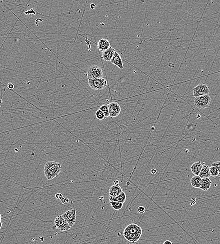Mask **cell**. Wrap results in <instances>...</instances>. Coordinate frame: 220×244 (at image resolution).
Here are the masks:
<instances>
[{"instance_id": "1", "label": "cell", "mask_w": 220, "mask_h": 244, "mask_svg": "<svg viewBox=\"0 0 220 244\" xmlns=\"http://www.w3.org/2000/svg\"><path fill=\"white\" fill-rule=\"evenodd\" d=\"M62 170L61 165L56 162L49 161L44 166V173L48 180H53L57 177Z\"/></svg>"}, {"instance_id": "2", "label": "cell", "mask_w": 220, "mask_h": 244, "mask_svg": "<svg viewBox=\"0 0 220 244\" xmlns=\"http://www.w3.org/2000/svg\"><path fill=\"white\" fill-rule=\"evenodd\" d=\"M210 102L211 97L209 94L197 97L194 99L195 106L201 110L208 107Z\"/></svg>"}, {"instance_id": "3", "label": "cell", "mask_w": 220, "mask_h": 244, "mask_svg": "<svg viewBox=\"0 0 220 244\" xmlns=\"http://www.w3.org/2000/svg\"><path fill=\"white\" fill-rule=\"evenodd\" d=\"M88 84L90 88L95 90H101L105 88L107 85V81L105 78H96L88 79Z\"/></svg>"}, {"instance_id": "4", "label": "cell", "mask_w": 220, "mask_h": 244, "mask_svg": "<svg viewBox=\"0 0 220 244\" xmlns=\"http://www.w3.org/2000/svg\"><path fill=\"white\" fill-rule=\"evenodd\" d=\"M103 74L102 70L100 67L93 65L88 68L87 75L88 79H96L103 78Z\"/></svg>"}, {"instance_id": "5", "label": "cell", "mask_w": 220, "mask_h": 244, "mask_svg": "<svg viewBox=\"0 0 220 244\" xmlns=\"http://www.w3.org/2000/svg\"><path fill=\"white\" fill-rule=\"evenodd\" d=\"M54 222L55 227L61 232L68 231L71 228L69 223L64 218L62 215L57 216Z\"/></svg>"}, {"instance_id": "6", "label": "cell", "mask_w": 220, "mask_h": 244, "mask_svg": "<svg viewBox=\"0 0 220 244\" xmlns=\"http://www.w3.org/2000/svg\"><path fill=\"white\" fill-rule=\"evenodd\" d=\"M192 91H193V96L195 97L200 96L202 95L208 94L210 92V90L209 87H208V85L203 83L199 84L196 87H194Z\"/></svg>"}, {"instance_id": "7", "label": "cell", "mask_w": 220, "mask_h": 244, "mask_svg": "<svg viewBox=\"0 0 220 244\" xmlns=\"http://www.w3.org/2000/svg\"><path fill=\"white\" fill-rule=\"evenodd\" d=\"M62 216L71 227L76 222V210L75 209L68 210L62 214Z\"/></svg>"}, {"instance_id": "8", "label": "cell", "mask_w": 220, "mask_h": 244, "mask_svg": "<svg viewBox=\"0 0 220 244\" xmlns=\"http://www.w3.org/2000/svg\"><path fill=\"white\" fill-rule=\"evenodd\" d=\"M109 116L116 117L119 116L121 112V107L118 103L111 102L108 104Z\"/></svg>"}, {"instance_id": "9", "label": "cell", "mask_w": 220, "mask_h": 244, "mask_svg": "<svg viewBox=\"0 0 220 244\" xmlns=\"http://www.w3.org/2000/svg\"><path fill=\"white\" fill-rule=\"evenodd\" d=\"M142 228L138 225L131 223L125 229L123 234H125L127 233H137V234H142Z\"/></svg>"}, {"instance_id": "10", "label": "cell", "mask_w": 220, "mask_h": 244, "mask_svg": "<svg viewBox=\"0 0 220 244\" xmlns=\"http://www.w3.org/2000/svg\"><path fill=\"white\" fill-rule=\"evenodd\" d=\"M110 62L118 67L120 70H122L124 69V64L122 62V59L121 58V55L117 52H115L114 56L113 57L111 60L110 61Z\"/></svg>"}, {"instance_id": "11", "label": "cell", "mask_w": 220, "mask_h": 244, "mask_svg": "<svg viewBox=\"0 0 220 244\" xmlns=\"http://www.w3.org/2000/svg\"><path fill=\"white\" fill-rule=\"evenodd\" d=\"M115 49L110 46L105 51L102 52V58L106 62H110L115 54Z\"/></svg>"}, {"instance_id": "12", "label": "cell", "mask_w": 220, "mask_h": 244, "mask_svg": "<svg viewBox=\"0 0 220 244\" xmlns=\"http://www.w3.org/2000/svg\"><path fill=\"white\" fill-rule=\"evenodd\" d=\"M97 47L100 51L103 52L110 47V43L108 40L104 38L99 40L97 43Z\"/></svg>"}, {"instance_id": "13", "label": "cell", "mask_w": 220, "mask_h": 244, "mask_svg": "<svg viewBox=\"0 0 220 244\" xmlns=\"http://www.w3.org/2000/svg\"><path fill=\"white\" fill-rule=\"evenodd\" d=\"M141 234L137 233H127L124 234V237L125 239L131 243H134L140 239L141 236Z\"/></svg>"}, {"instance_id": "14", "label": "cell", "mask_w": 220, "mask_h": 244, "mask_svg": "<svg viewBox=\"0 0 220 244\" xmlns=\"http://www.w3.org/2000/svg\"><path fill=\"white\" fill-rule=\"evenodd\" d=\"M122 189L118 185L115 184L110 187L109 190V194L110 196L116 197L122 193Z\"/></svg>"}, {"instance_id": "15", "label": "cell", "mask_w": 220, "mask_h": 244, "mask_svg": "<svg viewBox=\"0 0 220 244\" xmlns=\"http://www.w3.org/2000/svg\"><path fill=\"white\" fill-rule=\"evenodd\" d=\"M202 167L203 165H202L201 162H194L191 166V171L195 175H199Z\"/></svg>"}, {"instance_id": "16", "label": "cell", "mask_w": 220, "mask_h": 244, "mask_svg": "<svg viewBox=\"0 0 220 244\" xmlns=\"http://www.w3.org/2000/svg\"><path fill=\"white\" fill-rule=\"evenodd\" d=\"M191 186L195 188H201V185L202 178L199 175H195L191 178Z\"/></svg>"}, {"instance_id": "17", "label": "cell", "mask_w": 220, "mask_h": 244, "mask_svg": "<svg viewBox=\"0 0 220 244\" xmlns=\"http://www.w3.org/2000/svg\"><path fill=\"white\" fill-rule=\"evenodd\" d=\"M126 195L125 193L122 191L121 194L116 197H112L109 196V200L110 201H116L122 202L124 203L126 201Z\"/></svg>"}, {"instance_id": "18", "label": "cell", "mask_w": 220, "mask_h": 244, "mask_svg": "<svg viewBox=\"0 0 220 244\" xmlns=\"http://www.w3.org/2000/svg\"><path fill=\"white\" fill-rule=\"evenodd\" d=\"M212 182L209 177L202 178L201 189L203 191H207L210 188Z\"/></svg>"}, {"instance_id": "19", "label": "cell", "mask_w": 220, "mask_h": 244, "mask_svg": "<svg viewBox=\"0 0 220 244\" xmlns=\"http://www.w3.org/2000/svg\"><path fill=\"white\" fill-rule=\"evenodd\" d=\"M199 176L202 178L209 177L211 176L210 167L207 165L203 166V167Z\"/></svg>"}, {"instance_id": "20", "label": "cell", "mask_w": 220, "mask_h": 244, "mask_svg": "<svg viewBox=\"0 0 220 244\" xmlns=\"http://www.w3.org/2000/svg\"><path fill=\"white\" fill-rule=\"evenodd\" d=\"M112 207L115 210H119L123 207V203L116 201H110Z\"/></svg>"}, {"instance_id": "21", "label": "cell", "mask_w": 220, "mask_h": 244, "mask_svg": "<svg viewBox=\"0 0 220 244\" xmlns=\"http://www.w3.org/2000/svg\"><path fill=\"white\" fill-rule=\"evenodd\" d=\"M95 116L97 119H98L99 120H105L107 118L104 115V113L102 111L100 110H97L95 112Z\"/></svg>"}, {"instance_id": "22", "label": "cell", "mask_w": 220, "mask_h": 244, "mask_svg": "<svg viewBox=\"0 0 220 244\" xmlns=\"http://www.w3.org/2000/svg\"><path fill=\"white\" fill-rule=\"evenodd\" d=\"M100 110H101L104 113V115L107 118L109 116V107L108 105H102L100 107Z\"/></svg>"}, {"instance_id": "23", "label": "cell", "mask_w": 220, "mask_h": 244, "mask_svg": "<svg viewBox=\"0 0 220 244\" xmlns=\"http://www.w3.org/2000/svg\"><path fill=\"white\" fill-rule=\"evenodd\" d=\"M210 172L211 176L213 177H217L219 175V171L217 167L214 166H212L210 167Z\"/></svg>"}, {"instance_id": "24", "label": "cell", "mask_w": 220, "mask_h": 244, "mask_svg": "<svg viewBox=\"0 0 220 244\" xmlns=\"http://www.w3.org/2000/svg\"><path fill=\"white\" fill-rule=\"evenodd\" d=\"M25 14L26 15L30 16L35 15L36 14L35 11L34 10V9H31L30 10H28L25 12Z\"/></svg>"}, {"instance_id": "25", "label": "cell", "mask_w": 220, "mask_h": 244, "mask_svg": "<svg viewBox=\"0 0 220 244\" xmlns=\"http://www.w3.org/2000/svg\"><path fill=\"white\" fill-rule=\"evenodd\" d=\"M212 165L213 166H214L215 167L217 168L218 170L219 171V176L220 177V161L215 162H214Z\"/></svg>"}, {"instance_id": "26", "label": "cell", "mask_w": 220, "mask_h": 244, "mask_svg": "<svg viewBox=\"0 0 220 244\" xmlns=\"http://www.w3.org/2000/svg\"><path fill=\"white\" fill-rule=\"evenodd\" d=\"M138 212L140 214H144L146 212V209L144 207H138Z\"/></svg>"}, {"instance_id": "27", "label": "cell", "mask_w": 220, "mask_h": 244, "mask_svg": "<svg viewBox=\"0 0 220 244\" xmlns=\"http://www.w3.org/2000/svg\"><path fill=\"white\" fill-rule=\"evenodd\" d=\"M8 87L10 89L12 90V89L15 88V85L12 83H8Z\"/></svg>"}, {"instance_id": "28", "label": "cell", "mask_w": 220, "mask_h": 244, "mask_svg": "<svg viewBox=\"0 0 220 244\" xmlns=\"http://www.w3.org/2000/svg\"><path fill=\"white\" fill-rule=\"evenodd\" d=\"M90 8L91 10H94L96 8V5L94 3H91L90 5Z\"/></svg>"}, {"instance_id": "29", "label": "cell", "mask_w": 220, "mask_h": 244, "mask_svg": "<svg viewBox=\"0 0 220 244\" xmlns=\"http://www.w3.org/2000/svg\"><path fill=\"white\" fill-rule=\"evenodd\" d=\"M157 172V170L155 168H153L152 170H151V173L152 174V175H154Z\"/></svg>"}, {"instance_id": "30", "label": "cell", "mask_w": 220, "mask_h": 244, "mask_svg": "<svg viewBox=\"0 0 220 244\" xmlns=\"http://www.w3.org/2000/svg\"><path fill=\"white\" fill-rule=\"evenodd\" d=\"M163 244H172V242L170 241H166L163 242Z\"/></svg>"}, {"instance_id": "31", "label": "cell", "mask_w": 220, "mask_h": 244, "mask_svg": "<svg viewBox=\"0 0 220 244\" xmlns=\"http://www.w3.org/2000/svg\"><path fill=\"white\" fill-rule=\"evenodd\" d=\"M114 183H115V184H116V185H118L119 181L118 180H115V182H114Z\"/></svg>"}, {"instance_id": "32", "label": "cell", "mask_w": 220, "mask_h": 244, "mask_svg": "<svg viewBox=\"0 0 220 244\" xmlns=\"http://www.w3.org/2000/svg\"><path fill=\"white\" fill-rule=\"evenodd\" d=\"M76 1H77V0H76Z\"/></svg>"}]
</instances>
